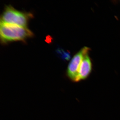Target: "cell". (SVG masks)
<instances>
[{"label":"cell","instance_id":"cell-1","mask_svg":"<svg viewBox=\"0 0 120 120\" xmlns=\"http://www.w3.org/2000/svg\"><path fill=\"white\" fill-rule=\"evenodd\" d=\"M33 35L32 32L27 27L0 23V35L3 43L24 41Z\"/></svg>","mask_w":120,"mask_h":120},{"label":"cell","instance_id":"cell-4","mask_svg":"<svg viewBox=\"0 0 120 120\" xmlns=\"http://www.w3.org/2000/svg\"><path fill=\"white\" fill-rule=\"evenodd\" d=\"M92 70V63L88 53L84 56L80 66L77 82L87 79L91 73Z\"/></svg>","mask_w":120,"mask_h":120},{"label":"cell","instance_id":"cell-3","mask_svg":"<svg viewBox=\"0 0 120 120\" xmlns=\"http://www.w3.org/2000/svg\"><path fill=\"white\" fill-rule=\"evenodd\" d=\"M89 51L88 47H83L75 54L69 62L67 69V75L72 82H77L80 66L84 56Z\"/></svg>","mask_w":120,"mask_h":120},{"label":"cell","instance_id":"cell-2","mask_svg":"<svg viewBox=\"0 0 120 120\" xmlns=\"http://www.w3.org/2000/svg\"><path fill=\"white\" fill-rule=\"evenodd\" d=\"M30 13L17 11L11 5L6 6L0 17V23L27 27L32 17Z\"/></svg>","mask_w":120,"mask_h":120}]
</instances>
